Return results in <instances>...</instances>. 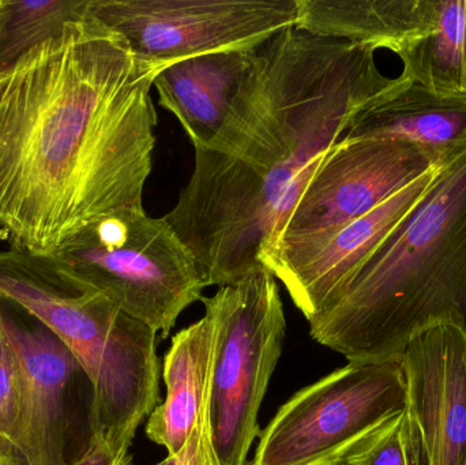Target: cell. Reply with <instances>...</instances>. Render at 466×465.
I'll list each match as a JSON object with an SVG mask.
<instances>
[{
  "label": "cell",
  "mask_w": 466,
  "mask_h": 465,
  "mask_svg": "<svg viewBox=\"0 0 466 465\" xmlns=\"http://www.w3.org/2000/svg\"><path fill=\"white\" fill-rule=\"evenodd\" d=\"M296 29L399 54L431 27L437 0H298Z\"/></svg>",
  "instance_id": "16"
},
{
  "label": "cell",
  "mask_w": 466,
  "mask_h": 465,
  "mask_svg": "<svg viewBox=\"0 0 466 465\" xmlns=\"http://www.w3.org/2000/svg\"><path fill=\"white\" fill-rule=\"evenodd\" d=\"M0 295L48 328L96 395V436L133 445L160 401L156 330L82 283L56 256L0 251Z\"/></svg>",
  "instance_id": "4"
},
{
  "label": "cell",
  "mask_w": 466,
  "mask_h": 465,
  "mask_svg": "<svg viewBox=\"0 0 466 465\" xmlns=\"http://www.w3.org/2000/svg\"><path fill=\"white\" fill-rule=\"evenodd\" d=\"M375 49L290 27L252 49L226 123L164 216L208 287L263 267L274 232L356 112L393 85Z\"/></svg>",
  "instance_id": "2"
},
{
  "label": "cell",
  "mask_w": 466,
  "mask_h": 465,
  "mask_svg": "<svg viewBox=\"0 0 466 465\" xmlns=\"http://www.w3.org/2000/svg\"><path fill=\"white\" fill-rule=\"evenodd\" d=\"M0 465H32V463L14 442L0 436Z\"/></svg>",
  "instance_id": "22"
},
{
  "label": "cell",
  "mask_w": 466,
  "mask_h": 465,
  "mask_svg": "<svg viewBox=\"0 0 466 465\" xmlns=\"http://www.w3.org/2000/svg\"><path fill=\"white\" fill-rule=\"evenodd\" d=\"M418 465H466V333L437 325L399 358Z\"/></svg>",
  "instance_id": "11"
},
{
  "label": "cell",
  "mask_w": 466,
  "mask_h": 465,
  "mask_svg": "<svg viewBox=\"0 0 466 465\" xmlns=\"http://www.w3.org/2000/svg\"><path fill=\"white\" fill-rule=\"evenodd\" d=\"M434 169L431 155L413 142L339 139L279 221L268 253L279 243L331 234L353 223Z\"/></svg>",
  "instance_id": "9"
},
{
  "label": "cell",
  "mask_w": 466,
  "mask_h": 465,
  "mask_svg": "<svg viewBox=\"0 0 466 465\" xmlns=\"http://www.w3.org/2000/svg\"><path fill=\"white\" fill-rule=\"evenodd\" d=\"M89 5L90 0H0V96L29 55L86 18Z\"/></svg>",
  "instance_id": "18"
},
{
  "label": "cell",
  "mask_w": 466,
  "mask_h": 465,
  "mask_svg": "<svg viewBox=\"0 0 466 465\" xmlns=\"http://www.w3.org/2000/svg\"><path fill=\"white\" fill-rule=\"evenodd\" d=\"M339 465H418L405 409L356 445Z\"/></svg>",
  "instance_id": "19"
},
{
  "label": "cell",
  "mask_w": 466,
  "mask_h": 465,
  "mask_svg": "<svg viewBox=\"0 0 466 465\" xmlns=\"http://www.w3.org/2000/svg\"><path fill=\"white\" fill-rule=\"evenodd\" d=\"M155 465H187L186 464L185 456L182 455V452L177 453V455L169 456L167 459H164L163 461Z\"/></svg>",
  "instance_id": "23"
},
{
  "label": "cell",
  "mask_w": 466,
  "mask_h": 465,
  "mask_svg": "<svg viewBox=\"0 0 466 465\" xmlns=\"http://www.w3.org/2000/svg\"><path fill=\"white\" fill-rule=\"evenodd\" d=\"M158 68L86 18L29 55L0 96V228L55 256L90 224L144 207Z\"/></svg>",
  "instance_id": "1"
},
{
  "label": "cell",
  "mask_w": 466,
  "mask_h": 465,
  "mask_svg": "<svg viewBox=\"0 0 466 465\" xmlns=\"http://www.w3.org/2000/svg\"><path fill=\"white\" fill-rule=\"evenodd\" d=\"M407 407L399 359L348 362L279 407L248 465H339Z\"/></svg>",
  "instance_id": "7"
},
{
  "label": "cell",
  "mask_w": 466,
  "mask_h": 465,
  "mask_svg": "<svg viewBox=\"0 0 466 465\" xmlns=\"http://www.w3.org/2000/svg\"><path fill=\"white\" fill-rule=\"evenodd\" d=\"M5 298L0 295V436L10 440L18 447L21 425V366L5 329Z\"/></svg>",
  "instance_id": "20"
},
{
  "label": "cell",
  "mask_w": 466,
  "mask_h": 465,
  "mask_svg": "<svg viewBox=\"0 0 466 465\" xmlns=\"http://www.w3.org/2000/svg\"><path fill=\"white\" fill-rule=\"evenodd\" d=\"M252 49L187 57L156 74L153 87L158 103L179 120L194 149H207L220 133L248 70Z\"/></svg>",
  "instance_id": "15"
},
{
  "label": "cell",
  "mask_w": 466,
  "mask_h": 465,
  "mask_svg": "<svg viewBox=\"0 0 466 465\" xmlns=\"http://www.w3.org/2000/svg\"><path fill=\"white\" fill-rule=\"evenodd\" d=\"M55 256L90 288L167 339L180 314L204 298V275L166 218L145 207L101 218Z\"/></svg>",
  "instance_id": "5"
},
{
  "label": "cell",
  "mask_w": 466,
  "mask_h": 465,
  "mask_svg": "<svg viewBox=\"0 0 466 465\" xmlns=\"http://www.w3.org/2000/svg\"><path fill=\"white\" fill-rule=\"evenodd\" d=\"M201 302L216 327L210 400L216 452L221 465H248L287 332L279 283L262 267Z\"/></svg>",
  "instance_id": "6"
},
{
  "label": "cell",
  "mask_w": 466,
  "mask_h": 465,
  "mask_svg": "<svg viewBox=\"0 0 466 465\" xmlns=\"http://www.w3.org/2000/svg\"><path fill=\"white\" fill-rule=\"evenodd\" d=\"M130 444L95 436L89 450L74 465H133Z\"/></svg>",
  "instance_id": "21"
},
{
  "label": "cell",
  "mask_w": 466,
  "mask_h": 465,
  "mask_svg": "<svg viewBox=\"0 0 466 465\" xmlns=\"http://www.w3.org/2000/svg\"><path fill=\"white\" fill-rule=\"evenodd\" d=\"M397 55L401 78L435 92L466 93V0H437L431 27Z\"/></svg>",
  "instance_id": "17"
},
{
  "label": "cell",
  "mask_w": 466,
  "mask_h": 465,
  "mask_svg": "<svg viewBox=\"0 0 466 465\" xmlns=\"http://www.w3.org/2000/svg\"><path fill=\"white\" fill-rule=\"evenodd\" d=\"M89 15L155 67L257 48L296 27L298 0H90Z\"/></svg>",
  "instance_id": "8"
},
{
  "label": "cell",
  "mask_w": 466,
  "mask_h": 465,
  "mask_svg": "<svg viewBox=\"0 0 466 465\" xmlns=\"http://www.w3.org/2000/svg\"><path fill=\"white\" fill-rule=\"evenodd\" d=\"M5 325L21 366L18 447L32 465H74L96 436L92 381L73 352L41 322Z\"/></svg>",
  "instance_id": "10"
},
{
  "label": "cell",
  "mask_w": 466,
  "mask_h": 465,
  "mask_svg": "<svg viewBox=\"0 0 466 465\" xmlns=\"http://www.w3.org/2000/svg\"><path fill=\"white\" fill-rule=\"evenodd\" d=\"M435 174L437 169L331 234L279 243L265 257L263 267L287 288L307 321H311L336 299L367 257L420 201Z\"/></svg>",
  "instance_id": "12"
},
{
  "label": "cell",
  "mask_w": 466,
  "mask_h": 465,
  "mask_svg": "<svg viewBox=\"0 0 466 465\" xmlns=\"http://www.w3.org/2000/svg\"><path fill=\"white\" fill-rule=\"evenodd\" d=\"M216 327L212 316H205L172 339L164 357L163 379L166 399L147 418V439L177 455L196 431L213 436V365Z\"/></svg>",
  "instance_id": "14"
},
{
  "label": "cell",
  "mask_w": 466,
  "mask_h": 465,
  "mask_svg": "<svg viewBox=\"0 0 466 465\" xmlns=\"http://www.w3.org/2000/svg\"><path fill=\"white\" fill-rule=\"evenodd\" d=\"M309 324L353 363L399 359L437 325L466 333V147Z\"/></svg>",
  "instance_id": "3"
},
{
  "label": "cell",
  "mask_w": 466,
  "mask_h": 465,
  "mask_svg": "<svg viewBox=\"0 0 466 465\" xmlns=\"http://www.w3.org/2000/svg\"><path fill=\"white\" fill-rule=\"evenodd\" d=\"M342 138L413 142L440 168L466 147V93L435 92L399 76L356 112Z\"/></svg>",
  "instance_id": "13"
}]
</instances>
